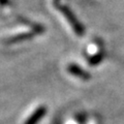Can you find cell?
<instances>
[{"instance_id": "obj_2", "label": "cell", "mask_w": 124, "mask_h": 124, "mask_svg": "<svg viewBox=\"0 0 124 124\" xmlns=\"http://www.w3.org/2000/svg\"><path fill=\"white\" fill-rule=\"evenodd\" d=\"M67 70L71 73L72 76H75L77 78H80V79L82 80H89L90 79V75H89V72H87L85 69L81 68L79 65L77 64H69L68 67H67Z\"/></svg>"}, {"instance_id": "obj_1", "label": "cell", "mask_w": 124, "mask_h": 124, "mask_svg": "<svg viewBox=\"0 0 124 124\" xmlns=\"http://www.w3.org/2000/svg\"><path fill=\"white\" fill-rule=\"evenodd\" d=\"M46 113V108L45 106L38 107L36 110L27 118V120L25 121L24 124H37L42 118L45 117Z\"/></svg>"}]
</instances>
